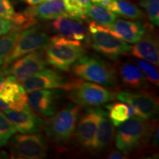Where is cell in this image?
<instances>
[{"label": "cell", "instance_id": "cell-23", "mask_svg": "<svg viewBox=\"0 0 159 159\" xmlns=\"http://www.w3.org/2000/svg\"><path fill=\"white\" fill-rule=\"evenodd\" d=\"M107 9L126 19L136 20L143 19L144 16V13L128 0H114Z\"/></svg>", "mask_w": 159, "mask_h": 159}, {"label": "cell", "instance_id": "cell-34", "mask_svg": "<svg viewBox=\"0 0 159 159\" xmlns=\"http://www.w3.org/2000/svg\"><path fill=\"white\" fill-rule=\"evenodd\" d=\"M47 1H48V0H24V2L27 3V5H29L30 6L39 5V4L43 3Z\"/></svg>", "mask_w": 159, "mask_h": 159}, {"label": "cell", "instance_id": "cell-29", "mask_svg": "<svg viewBox=\"0 0 159 159\" xmlns=\"http://www.w3.org/2000/svg\"><path fill=\"white\" fill-rule=\"evenodd\" d=\"M136 64L138 65V67L142 71L148 81L156 86H158L159 76L158 70L156 67L151 63L146 62L145 61H142V60H138Z\"/></svg>", "mask_w": 159, "mask_h": 159}, {"label": "cell", "instance_id": "cell-14", "mask_svg": "<svg viewBox=\"0 0 159 159\" xmlns=\"http://www.w3.org/2000/svg\"><path fill=\"white\" fill-rule=\"evenodd\" d=\"M28 104L35 112L49 118L56 112L59 91L56 89H42L29 93Z\"/></svg>", "mask_w": 159, "mask_h": 159}, {"label": "cell", "instance_id": "cell-22", "mask_svg": "<svg viewBox=\"0 0 159 159\" xmlns=\"http://www.w3.org/2000/svg\"><path fill=\"white\" fill-rule=\"evenodd\" d=\"M105 108L108 109V117L114 127H118L130 117L136 115L134 109L127 103H111L107 105Z\"/></svg>", "mask_w": 159, "mask_h": 159}, {"label": "cell", "instance_id": "cell-35", "mask_svg": "<svg viewBox=\"0 0 159 159\" xmlns=\"http://www.w3.org/2000/svg\"><path fill=\"white\" fill-rule=\"evenodd\" d=\"M5 75L3 74L2 71V69H0V89H1L2 86L4 83H5Z\"/></svg>", "mask_w": 159, "mask_h": 159}, {"label": "cell", "instance_id": "cell-24", "mask_svg": "<svg viewBox=\"0 0 159 159\" xmlns=\"http://www.w3.org/2000/svg\"><path fill=\"white\" fill-rule=\"evenodd\" d=\"M87 16L99 25L106 26L114 22L118 16L102 6L91 3L87 12Z\"/></svg>", "mask_w": 159, "mask_h": 159}, {"label": "cell", "instance_id": "cell-12", "mask_svg": "<svg viewBox=\"0 0 159 159\" xmlns=\"http://www.w3.org/2000/svg\"><path fill=\"white\" fill-rule=\"evenodd\" d=\"M69 80L58 71L51 69H44L33 75L22 82V85L26 92L42 90V89H63Z\"/></svg>", "mask_w": 159, "mask_h": 159}, {"label": "cell", "instance_id": "cell-16", "mask_svg": "<svg viewBox=\"0 0 159 159\" xmlns=\"http://www.w3.org/2000/svg\"><path fill=\"white\" fill-rule=\"evenodd\" d=\"M99 115L97 108H89L77 121L75 130L76 140L83 148L91 149L94 142L98 123Z\"/></svg>", "mask_w": 159, "mask_h": 159}, {"label": "cell", "instance_id": "cell-21", "mask_svg": "<svg viewBox=\"0 0 159 159\" xmlns=\"http://www.w3.org/2000/svg\"><path fill=\"white\" fill-rule=\"evenodd\" d=\"M118 74L125 86L136 90L148 88V80L141 69L134 63H125L119 66Z\"/></svg>", "mask_w": 159, "mask_h": 159}, {"label": "cell", "instance_id": "cell-25", "mask_svg": "<svg viewBox=\"0 0 159 159\" xmlns=\"http://www.w3.org/2000/svg\"><path fill=\"white\" fill-rule=\"evenodd\" d=\"M20 31H12L0 37V68L14 48Z\"/></svg>", "mask_w": 159, "mask_h": 159}, {"label": "cell", "instance_id": "cell-18", "mask_svg": "<svg viewBox=\"0 0 159 159\" xmlns=\"http://www.w3.org/2000/svg\"><path fill=\"white\" fill-rule=\"evenodd\" d=\"M51 27L58 35L68 39L83 41L87 37L84 26L76 19L68 16H61L51 23Z\"/></svg>", "mask_w": 159, "mask_h": 159}, {"label": "cell", "instance_id": "cell-1", "mask_svg": "<svg viewBox=\"0 0 159 159\" xmlns=\"http://www.w3.org/2000/svg\"><path fill=\"white\" fill-rule=\"evenodd\" d=\"M156 128L152 119L132 116L118 126L116 136V148L128 155L144 148L152 140Z\"/></svg>", "mask_w": 159, "mask_h": 159}, {"label": "cell", "instance_id": "cell-10", "mask_svg": "<svg viewBox=\"0 0 159 159\" xmlns=\"http://www.w3.org/2000/svg\"><path fill=\"white\" fill-rule=\"evenodd\" d=\"M116 98L130 105L134 109L136 116L152 120L158 116V99L150 92L144 91H119L116 93Z\"/></svg>", "mask_w": 159, "mask_h": 159}, {"label": "cell", "instance_id": "cell-28", "mask_svg": "<svg viewBox=\"0 0 159 159\" xmlns=\"http://www.w3.org/2000/svg\"><path fill=\"white\" fill-rule=\"evenodd\" d=\"M139 4L145 10L149 21L159 25V0H140Z\"/></svg>", "mask_w": 159, "mask_h": 159}, {"label": "cell", "instance_id": "cell-9", "mask_svg": "<svg viewBox=\"0 0 159 159\" xmlns=\"http://www.w3.org/2000/svg\"><path fill=\"white\" fill-rule=\"evenodd\" d=\"M43 49L32 52L13 61L2 69L5 76H11L22 83L25 80L46 69L48 63L46 61Z\"/></svg>", "mask_w": 159, "mask_h": 159}, {"label": "cell", "instance_id": "cell-32", "mask_svg": "<svg viewBox=\"0 0 159 159\" xmlns=\"http://www.w3.org/2000/svg\"><path fill=\"white\" fill-rule=\"evenodd\" d=\"M128 155L124 154L120 150H112L109 152L107 158L110 159H125L128 158Z\"/></svg>", "mask_w": 159, "mask_h": 159}, {"label": "cell", "instance_id": "cell-33", "mask_svg": "<svg viewBox=\"0 0 159 159\" xmlns=\"http://www.w3.org/2000/svg\"><path fill=\"white\" fill-rule=\"evenodd\" d=\"M114 0H91V3L102 6V7L108 8V6L113 2Z\"/></svg>", "mask_w": 159, "mask_h": 159}, {"label": "cell", "instance_id": "cell-19", "mask_svg": "<svg viewBox=\"0 0 159 159\" xmlns=\"http://www.w3.org/2000/svg\"><path fill=\"white\" fill-rule=\"evenodd\" d=\"M158 39L152 35L145 34L131 48V54L158 66L159 64Z\"/></svg>", "mask_w": 159, "mask_h": 159}, {"label": "cell", "instance_id": "cell-6", "mask_svg": "<svg viewBox=\"0 0 159 159\" xmlns=\"http://www.w3.org/2000/svg\"><path fill=\"white\" fill-rule=\"evenodd\" d=\"M89 30L93 49L109 59L116 61L131 50L132 46L111 34L102 25L95 21L89 23Z\"/></svg>", "mask_w": 159, "mask_h": 159}, {"label": "cell", "instance_id": "cell-8", "mask_svg": "<svg viewBox=\"0 0 159 159\" xmlns=\"http://www.w3.org/2000/svg\"><path fill=\"white\" fill-rule=\"evenodd\" d=\"M47 151V140L41 134H16L11 139V152L15 158H44Z\"/></svg>", "mask_w": 159, "mask_h": 159}, {"label": "cell", "instance_id": "cell-4", "mask_svg": "<svg viewBox=\"0 0 159 159\" xmlns=\"http://www.w3.org/2000/svg\"><path fill=\"white\" fill-rule=\"evenodd\" d=\"M81 109L80 105L69 104L43 122V130L49 140L59 146L66 144L75 133Z\"/></svg>", "mask_w": 159, "mask_h": 159}, {"label": "cell", "instance_id": "cell-5", "mask_svg": "<svg viewBox=\"0 0 159 159\" xmlns=\"http://www.w3.org/2000/svg\"><path fill=\"white\" fill-rule=\"evenodd\" d=\"M63 90L68 92L67 97L71 102L82 107L99 106L116 99V93L97 83L83 80H69Z\"/></svg>", "mask_w": 159, "mask_h": 159}, {"label": "cell", "instance_id": "cell-30", "mask_svg": "<svg viewBox=\"0 0 159 159\" xmlns=\"http://www.w3.org/2000/svg\"><path fill=\"white\" fill-rule=\"evenodd\" d=\"M16 12L10 0H0V18L12 20Z\"/></svg>", "mask_w": 159, "mask_h": 159}, {"label": "cell", "instance_id": "cell-26", "mask_svg": "<svg viewBox=\"0 0 159 159\" xmlns=\"http://www.w3.org/2000/svg\"><path fill=\"white\" fill-rule=\"evenodd\" d=\"M66 13L68 16L77 21L85 19L87 17L88 6L85 5L79 0H62Z\"/></svg>", "mask_w": 159, "mask_h": 159}, {"label": "cell", "instance_id": "cell-2", "mask_svg": "<svg viewBox=\"0 0 159 159\" xmlns=\"http://www.w3.org/2000/svg\"><path fill=\"white\" fill-rule=\"evenodd\" d=\"M45 57L48 64L61 71H68L85 54L80 41L57 35L49 38L45 48Z\"/></svg>", "mask_w": 159, "mask_h": 159}, {"label": "cell", "instance_id": "cell-31", "mask_svg": "<svg viewBox=\"0 0 159 159\" xmlns=\"http://www.w3.org/2000/svg\"><path fill=\"white\" fill-rule=\"evenodd\" d=\"M12 31H18L16 28L15 24L10 19L0 18V37Z\"/></svg>", "mask_w": 159, "mask_h": 159}, {"label": "cell", "instance_id": "cell-3", "mask_svg": "<svg viewBox=\"0 0 159 159\" xmlns=\"http://www.w3.org/2000/svg\"><path fill=\"white\" fill-rule=\"evenodd\" d=\"M75 76L104 87L116 86V70L110 63L97 55H83L71 67Z\"/></svg>", "mask_w": 159, "mask_h": 159}, {"label": "cell", "instance_id": "cell-11", "mask_svg": "<svg viewBox=\"0 0 159 159\" xmlns=\"http://www.w3.org/2000/svg\"><path fill=\"white\" fill-rule=\"evenodd\" d=\"M28 104V97L23 85L14 77L7 76L0 89V110L23 109Z\"/></svg>", "mask_w": 159, "mask_h": 159}, {"label": "cell", "instance_id": "cell-27", "mask_svg": "<svg viewBox=\"0 0 159 159\" xmlns=\"http://www.w3.org/2000/svg\"><path fill=\"white\" fill-rule=\"evenodd\" d=\"M16 133V130L8 117L0 111V148L7 144Z\"/></svg>", "mask_w": 159, "mask_h": 159}, {"label": "cell", "instance_id": "cell-13", "mask_svg": "<svg viewBox=\"0 0 159 159\" xmlns=\"http://www.w3.org/2000/svg\"><path fill=\"white\" fill-rule=\"evenodd\" d=\"M5 114L16 131L21 134H35L41 131L43 128V120L35 114L29 105L19 111L5 110Z\"/></svg>", "mask_w": 159, "mask_h": 159}, {"label": "cell", "instance_id": "cell-20", "mask_svg": "<svg viewBox=\"0 0 159 159\" xmlns=\"http://www.w3.org/2000/svg\"><path fill=\"white\" fill-rule=\"evenodd\" d=\"M24 13L36 20H54L61 16H68L62 0H48L39 5L30 6Z\"/></svg>", "mask_w": 159, "mask_h": 159}, {"label": "cell", "instance_id": "cell-15", "mask_svg": "<svg viewBox=\"0 0 159 159\" xmlns=\"http://www.w3.org/2000/svg\"><path fill=\"white\" fill-rule=\"evenodd\" d=\"M103 27L111 34L129 43H136L146 33V27L142 21L116 19L114 22Z\"/></svg>", "mask_w": 159, "mask_h": 159}, {"label": "cell", "instance_id": "cell-7", "mask_svg": "<svg viewBox=\"0 0 159 159\" xmlns=\"http://www.w3.org/2000/svg\"><path fill=\"white\" fill-rule=\"evenodd\" d=\"M49 37L39 26H32L20 30L19 36L9 56L5 60L2 68L7 66L15 60L32 52L45 49L48 44Z\"/></svg>", "mask_w": 159, "mask_h": 159}, {"label": "cell", "instance_id": "cell-17", "mask_svg": "<svg viewBox=\"0 0 159 159\" xmlns=\"http://www.w3.org/2000/svg\"><path fill=\"white\" fill-rule=\"evenodd\" d=\"M99 115L97 128L94 142L91 145V150L100 152L107 148L115 138L114 125L111 122L107 111L101 108H97Z\"/></svg>", "mask_w": 159, "mask_h": 159}]
</instances>
